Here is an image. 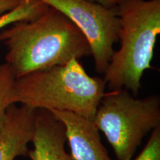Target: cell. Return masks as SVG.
<instances>
[{
	"label": "cell",
	"instance_id": "1",
	"mask_svg": "<svg viewBox=\"0 0 160 160\" xmlns=\"http://www.w3.org/2000/svg\"><path fill=\"white\" fill-rule=\"evenodd\" d=\"M0 42L7 48L6 62L16 79L91 55L82 32L50 6L37 19L18 22L1 30Z\"/></svg>",
	"mask_w": 160,
	"mask_h": 160
},
{
	"label": "cell",
	"instance_id": "2",
	"mask_svg": "<svg viewBox=\"0 0 160 160\" xmlns=\"http://www.w3.org/2000/svg\"><path fill=\"white\" fill-rule=\"evenodd\" d=\"M79 60L16 79L15 103L35 110L68 111L93 122L106 84L102 78L88 74Z\"/></svg>",
	"mask_w": 160,
	"mask_h": 160
},
{
	"label": "cell",
	"instance_id": "3",
	"mask_svg": "<svg viewBox=\"0 0 160 160\" xmlns=\"http://www.w3.org/2000/svg\"><path fill=\"white\" fill-rule=\"evenodd\" d=\"M117 11L121 21L120 47L113 52L102 79L110 91L125 89L137 97L143 73L152 68L160 34V0H122Z\"/></svg>",
	"mask_w": 160,
	"mask_h": 160
},
{
	"label": "cell",
	"instance_id": "4",
	"mask_svg": "<svg viewBox=\"0 0 160 160\" xmlns=\"http://www.w3.org/2000/svg\"><path fill=\"white\" fill-rule=\"evenodd\" d=\"M93 122L117 160H131L143 138L160 126V98L138 99L125 89L111 91L101 99Z\"/></svg>",
	"mask_w": 160,
	"mask_h": 160
},
{
	"label": "cell",
	"instance_id": "5",
	"mask_svg": "<svg viewBox=\"0 0 160 160\" xmlns=\"http://www.w3.org/2000/svg\"><path fill=\"white\" fill-rule=\"evenodd\" d=\"M58 10L76 25L87 39L95 69L105 73L119 42L121 21L116 8H106L89 0H41Z\"/></svg>",
	"mask_w": 160,
	"mask_h": 160
},
{
	"label": "cell",
	"instance_id": "6",
	"mask_svg": "<svg viewBox=\"0 0 160 160\" xmlns=\"http://www.w3.org/2000/svg\"><path fill=\"white\" fill-rule=\"evenodd\" d=\"M51 112L65 125L71 155L75 160H111L93 122L68 111Z\"/></svg>",
	"mask_w": 160,
	"mask_h": 160
},
{
	"label": "cell",
	"instance_id": "7",
	"mask_svg": "<svg viewBox=\"0 0 160 160\" xmlns=\"http://www.w3.org/2000/svg\"><path fill=\"white\" fill-rule=\"evenodd\" d=\"M65 127L51 111L37 109L34 131L28 155L31 160H75L65 149Z\"/></svg>",
	"mask_w": 160,
	"mask_h": 160
},
{
	"label": "cell",
	"instance_id": "8",
	"mask_svg": "<svg viewBox=\"0 0 160 160\" xmlns=\"http://www.w3.org/2000/svg\"><path fill=\"white\" fill-rule=\"evenodd\" d=\"M37 110L25 105H11L7 110L0 132V160H16L28 155L34 131Z\"/></svg>",
	"mask_w": 160,
	"mask_h": 160
},
{
	"label": "cell",
	"instance_id": "9",
	"mask_svg": "<svg viewBox=\"0 0 160 160\" xmlns=\"http://www.w3.org/2000/svg\"><path fill=\"white\" fill-rule=\"evenodd\" d=\"M48 7L41 0H23L14 9L0 16V31L18 22L37 19Z\"/></svg>",
	"mask_w": 160,
	"mask_h": 160
},
{
	"label": "cell",
	"instance_id": "10",
	"mask_svg": "<svg viewBox=\"0 0 160 160\" xmlns=\"http://www.w3.org/2000/svg\"><path fill=\"white\" fill-rule=\"evenodd\" d=\"M16 77L7 62L0 65V132L5 123L7 110L15 103Z\"/></svg>",
	"mask_w": 160,
	"mask_h": 160
},
{
	"label": "cell",
	"instance_id": "11",
	"mask_svg": "<svg viewBox=\"0 0 160 160\" xmlns=\"http://www.w3.org/2000/svg\"><path fill=\"white\" fill-rule=\"evenodd\" d=\"M134 160H160V126L151 132L145 148Z\"/></svg>",
	"mask_w": 160,
	"mask_h": 160
},
{
	"label": "cell",
	"instance_id": "12",
	"mask_svg": "<svg viewBox=\"0 0 160 160\" xmlns=\"http://www.w3.org/2000/svg\"><path fill=\"white\" fill-rule=\"evenodd\" d=\"M23 0H0V16L17 8Z\"/></svg>",
	"mask_w": 160,
	"mask_h": 160
},
{
	"label": "cell",
	"instance_id": "13",
	"mask_svg": "<svg viewBox=\"0 0 160 160\" xmlns=\"http://www.w3.org/2000/svg\"><path fill=\"white\" fill-rule=\"evenodd\" d=\"M93 2H97L106 8H116L122 0H89Z\"/></svg>",
	"mask_w": 160,
	"mask_h": 160
}]
</instances>
